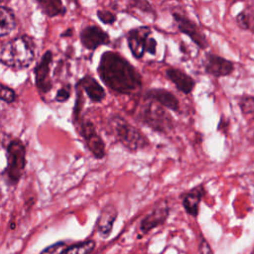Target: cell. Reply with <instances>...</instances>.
I'll list each match as a JSON object with an SVG mask.
<instances>
[{
  "instance_id": "obj_20",
  "label": "cell",
  "mask_w": 254,
  "mask_h": 254,
  "mask_svg": "<svg viewBox=\"0 0 254 254\" xmlns=\"http://www.w3.org/2000/svg\"><path fill=\"white\" fill-rule=\"evenodd\" d=\"M95 246L96 243L94 240H86L69 246L64 254H90L94 250Z\"/></svg>"
},
{
  "instance_id": "obj_13",
  "label": "cell",
  "mask_w": 254,
  "mask_h": 254,
  "mask_svg": "<svg viewBox=\"0 0 254 254\" xmlns=\"http://www.w3.org/2000/svg\"><path fill=\"white\" fill-rule=\"evenodd\" d=\"M117 215V208L111 203H107L101 209L96 221V229L102 238H107L110 235Z\"/></svg>"
},
{
  "instance_id": "obj_7",
  "label": "cell",
  "mask_w": 254,
  "mask_h": 254,
  "mask_svg": "<svg viewBox=\"0 0 254 254\" xmlns=\"http://www.w3.org/2000/svg\"><path fill=\"white\" fill-rule=\"evenodd\" d=\"M78 125L79 134L83 138L87 149L96 159H102L105 156V143L96 131L93 123L82 118Z\"/></svg>"
},
{
  "instance_id": "obj_27",
  "label": "cell",
  "mask_w": 254,
  "mask_h": 254,
  "mask_svg": "<svg viewBox=\"0 0 254 254\" xmlns=\"http://www.w3.org/2000/svg\"><path fill=\"white\" fill-rule=\"evenodd\" d=\"M198 250H199V254H213L209 244L203 238L200 239V242L198 245Z\"/></svg>"
},
{
  "instance_id": "obj_4",
  "label": "cell",
  "mask_w": 254,
  "mask_h": 254,
  "mask_svg": "<svg viewBox=\"0 0 254 254\" xmlns=\"http://www.w3.org/2000/svg\"><path fill=\"white\" fill-rule=\"evenodd\" d=\"M147 99V98H146ZM138 114V119L156 132L167 134L174 129V121L170 114L158 102L147 99Z\"/></svg>"
},
{
  "instance_id": "obj_26",
  "label": "cell",
  "mask_w": 254,
  "mask_h": 254,
  "mask_svg": "<svg viewBox=\"0 0 254 254\" xmlns=\"http://www.w3.org/2000/svg\"><path fill=\"white\" fill-rule=\"evenodd\" d=\"M70 97V89H69V86L66 85V86H63L62 88H60L58 91H57V94H56V101L58 102H65L69 99Z\"/></svg>"
},
{
  "instance_id": "obj_19",
  "label": "cell",
  "mask_w": 254,
  "mask_h": 254,
  "mask_svg": "<svg viewBox=\"0 0 254 254\" xmlns=\"http://www.w3.org/2000/svg\"><path fill=\"white\" fill-rule=\"evenodd\" d=\"M16 18L14 12L5 6L1 7L0 11V37L8 36L16 28Z\"/></svg>"
},
{
  "instance_id": "obj_16",
  "label": "cell",
  "mask_w": 254,
  "mask_h": 254,
  "mask_svg": "<svg viewBox=\"0 0 254 254\" xmlns=\"http://www.w3.org/2000/svg\"><path fill=\"white\" fill-rule=\"evenodd\" d=\"M77 84L81 86L82 90L85 91L88 98L92 102L99 103L105 99L106 93L104 88L99 84V82L93 76L86 74L77 81Z\"/></svg>"
},
{
  "instance_id": "obj_10",
  "label": "cell",
  "mask_w": 254,
  "mask_h": 254,
  "mask_svg": "<svg viewBox=\"0 0 254 254\" xmlns=\"http://www.w3.org/2000/svg\"><path fill=\"white\" fill-rule=\"evenodd\" d=\"M169 213L170 209L166 202H161L160 204H158L155 208H153L148 214H146L142 218L139 224V237L148 234L151 230L164 224L169 217Z\"/></svg>"
},
{
  "instance_id": "obj_9",
  "label": "cell",
  "mask_w": 254,
  "mask_h": 254,
  "mask_svg": "<svg viewBox=\"0 0 254 254\" xmlns=\"http://www.w3.org/2000/svg\"><path fill=\"white\" fill-rule=\"evenodd\" d=\"M173 19L177 24L179 31L185 35H187L190 40L200 49L204 50L207 48L208 43L205 36L198 29L196 24L189 19L187 16L180 13H173Z\"/></svg>"
},
{
  "instance_id": "obj_18",
  "label": "cell",
  "mask_w": 254,
  "mask_h": 254,
  "mask_svg": "<svg viewBox=\"0 0 254 254\" xmlns=\"http://www.w3.org/2000/svg\"><path fill=\"white\" fill-rule=\"evenodd\" d=\"M39 5L41 11L46 16L53 18L56 16H63L65 14L66 9L63 0H35Z\"/></svg>"
},
{
  "instance_id": "obj_24",
  "label": "cell",
  "mask_w": 254,
  "mask_h": 254,
  "mask_svg": "<svg viewBox=\"0 0 254 254\" xmlns=\"http://www.w3.org/2000/svg\"><path fill=\"white\" fill-rule=\"evenodd\" d=\"M0 98L2 101L10 104L16 100V93H15L14 89H12L11 87H9L5 84H1Z\"/></svg>"
},
{
  "instance_id": "obj_3",
  "label": "cell",
  "mask_w": 254,
  "mask_h": 254,
  "mask_svg": "<svg viewBox=\"0 0 254 254\" xmlns=\"http://www.w3.org/2000/svg\"><path fill=\"white\" fill-rule=\"evenodd\" d=\"M110 127L116 139L131 152L142 150L149 145L147 137L137 127L119 115L111 118Z\"/></svg>"
},
{
  "instance_id": "obj_11",
  "label": "cell",
  "mask_w": 254,
  "mask_h": 254,
  "mask_svg": "<svg viewBox=\"0 0 254 254\" xmlns=\"http://www.w3.org/2000/svg\"><path fill=\"white\" fill-rule=\"evenodd\" d=\"M79 40L83 48L89 51H94L98 47L109 44V35L96 25L84 27L80 34Z\"/></svg>"
},
{
  "instance_id": "obj_17",
  "label": "cell",
  "mask_w": 254,
  "mask_h": 254,
  "mask_svg": "<svg viewBox=\"0 0 254 254\" xmlns=\"http://www.w3.org/2000/svg\"><path fill=\"white\" fill-rule=\"evenodd\" d=\"M203 194H204V190L202 186H196L182 195V198H183L182 204L188 214L193 217L197 216L199 204Z\"/></svg>"
},
{
  "instance_id": "obj_12",
  "label": "cell",
  "mask_w": 254,
  "mask_h": 254,
  "mask_svg": "<svg viewBox=\"0 0 254 254\" xmlns=\"http://www.w3.org/2000/svg\"><path fill=\"white\" fill-rule=\"evenodd\" d=\"M203 67L206 73L216 77L225 76L233 71L232 62L214 54H206L203 60Z\"/></svg>"
},
{
  "instance_id": "obj_5",
  "label": "cell",
  "mask_w": 254,
  "mask_h": 254,
  "mask_svg": "<svg viewBox=\"0 0 254 254\" xmlns=\"http://www.w3.org/2000/svg\"><path fill=\"white\" fill-rule=\"evenodd\" d=\"M7 167L4 170L7 183L15 186L21 180L26 168V147L20 139L10 140L6 146Z\"/></svg>"
},
{
  "instance_id": "obj_14",
  "label": "cell",
  "mask_w": 254,
  "mask_h": 254,
  "mask_svg": "<svg viewBox=\"0 0 254 254\" xmlns=\"http://www.w3.org/2000/svg\"><path fill=\"white\" fill-rule=\"evenodd\" d=\"M166 76L177 87L179 91L185 94H190L195 86V81L193 80V78L180 68H177V67L167 68Z\"/></svg>"
},
{
  "instance_id": "obj_21",
  "label": "cell",
  "mask_w": 254,
  "mask_h": 254,
  "mask_svg": "<svg viewBox=\"0 0 254 254\" xmlns=\"http://www.w3.org/2000/svg\"><path fill=\"white\" fill-rule=\"evenodd\" d=\"M129 5L132 8L138 9L143 13L150 14L156 18V11L148 0H129Z\"/></svg>"
},
{
  "instance_id": "obj_15",
  "label": "cell",
  "mask_w": 254,
  "mask_h": 254,
  "mask_svg": "<svg viewBox=\"0 0 254 254\" xmlns=\"http://www.w3.org/2000/svg\"><path fill=\"white\" fill-rule=\"evenodd\" d=\"M145 98L152 99L158 102L163 107L170 109L172 111L178 112L180 110V102L178 98L169 90L164 88H152L149 89L146 94Z\"/></svg>"
},
{
  "instance_id": "obj_23",
  "label": "cell",
  "mask_w": 254,
  "mask_h": 254,
  "mask_svg": "<svg viewBox=\"0 0 254 254\" xmlns=\"http://www.w3.org/2000/svg\"><path fill=\"white\" fill-rule=\"evenodd\" d=\"M96 16L105 25H112L116 21V15L108 10L99 9L96 11Z\"/></svg>"
},
{
  "instance_id": "obj_6",
  "label": "cell",
  "mask_w": 254,
  "mask_h": 254,
  "mask_svg": "<svg viewBox=\"0 0 254 254\" xmlns=\"http://www.w3.org/2000/svg\"><path fill=\"white\" fill-rule=\"evenodd\" d=\"M151 29L147 26L134 28L127 32V44L135 59H142L145 53L153 56L156 55L157 42L151 37Z\"/></svg>"
},
{
  "instance_id": "obj_28",
  "label": "cell",
  "mask_w": 254,
  "mask_h": 254,
  "mask_svg": "<svg viewBox=\"0 0 254 254\" xmlns=\"http://www.w3.org/2000/svg\"><path fill=\"white\" fill-rule=\"evenodd\" d=\"M72 29L71 28H67L64 33L61 34V37L62 38H68V37H71L72 36Z\"/></svg>"
},
{
  "instance_id": "obj_2",
  "label": "cell",
  "mask_w": 254,
  "mask_h": 254,
  "mask_svg": "<svg viewBox=\"0 0 254 254\" xmlns=\"http://www.w3.org/2000/svg\"><path fill=\"white\" fill-rule=\"evenodd\" d=\"M36 44L32 37L21 35L5 43L0 51V62L15 70L30 66L35 60Z\"/></svg>"
},
{
  "instance_id": "obj_8",
  "label": "cell",
  "mask_w": 254,
  "mask_h": 254,
  "mask_svg": "<svg viewBox=\"0 0 254 254\" xmlns=\"http://www.w3.org/2000/svg\"><path fill=\"white\" fill-rule=\"evenodd\" d=\"M53 58V52L50 50L46 51L34 68L36 86L42 94L48 93L53 87V81L50 76Z\"/></svg>"
},
{
  "instance_id": "obj_25",
  "label": "cell",
  "mask_w": 254,
  "mask_h": 254,
  "mask_svg": "<svg viewBox=\"0 0 254 254\" xmlns=\"http://www.w3.org/2000/svg\"><path fill=\"white\" fill-rule=\"evenodd\" d=\"M240 107L243 113H251L254 112V98L252 97H244L240 100Z\"/></svg>"
},
{
  "instance_id": "obj_22",
  "label": "cell",
  "mask_w": 254,
  "mask_h": 254,
  "mask_svg": "<svg viewBox=\"0 0 254 254\" xmlns=\"http://www.w3.org/2000/svg\"><path fill=\"white\" fill-rule=\"evenodd\" d=\"M68 247L69 246L64 241H59L44 248V250L40 254H64Z\"/></svg>"
},
{
  "instance_id": "obj_1",
  "label": "cell",
  "mask_w": 254,
  "mask_h": 254,
  "mask_svg": "<svg viewBox=\"0 0 254 254\" xmlns=\"http://www.w3.org/2000/svg\"><path fill=\"white\" fill-rule=\"evenodd\" d=\"M97 72L103 83L119 94H132L142 87V77L137 69L120 54L104 52Z\"/></svg>"
}]
</instances>
